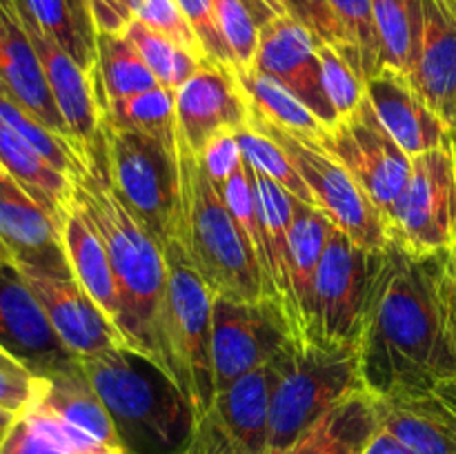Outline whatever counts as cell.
<instances>
[{"mask_svg": "<svg viewBox=\"0 0 456 454\" xmlns=\"http://www.w3.org/2000/svg\"><path fill=\"white\" fill-rule=\"evenodd\" d=\"M176 454H196V452H191V450L190 448H185V445H183V448L181 450H178V452Z\"/></svg>", "mask_w": 456, "mask_h": 454, "instance_id": "obj_53", "label": "cell"}, {"mask_svg": "<svg viewBox=\"0 0 456 454\" xmlns=\"http://www.w3.org/2000/svg\"><path fill=\"white\" fill-rule=\"evenodd\" d=\"M0 123L12 129L13 134H18L25 142H29L49 163L56 165L62 174H67L74 181L87 174L89 156L76 142L67 141L65 136L45 127L34 114L18 105L3 89H0Z\"/></svg>", "mask_w": 456, "mask_h": 454, "instance_id": "obj_34", "label": "cell"}, {"mask_svg": "<svg viewBox=\"0 0 456 454\" xmlns=\"http://www.w3.org/2000/svg\"><path fill=\"white\" fill-rule=\"evenodd\" d=\"M267 454H283L338 401L361 390V347L292 341L279 356Z\"/></svg>", "mask_w": 456, "mask_h": 454, "instance_id": "obj_6", "label": "cell"}, {"mask_svg": "<svg viewBox=\"0 0 456 454\" xmlns=\"http://www.w3.org/2000/svg\"><path fill=\"white\" fill-rule=\"evenodd\" d=\"M312 141L354 176L387 223L412 174V156L405 154L383 127L368 96L354 111L338 116Z\"/></svg>", "mask_w": 456, "mask_h": 454, "instance_id": "obj_11", "label": "cell"}, {"mask_svg": "<svg viewBox=\"0 0 456 454\" xmlns=\"http://www.w3.org/2000/svg\"><path fill=\"white\" fill-rule=\"evenodd\" d=\"M129 454H169L187 441L191 409L167 374L129 347L78 359Z\"/></svg>", "mask_w": 456, "mask_h": 454, "instance_id": "obj_3", "label": "cell"}, {"mask_svg": "<svg viewBox=\"0 0 456 454\" xmlns=\"http://www.w3.org/2000/svg\"><path fill=\"white\" fill-rule=\"evenodd\" d=\"M365 454H412V452H410L405 445H401L399 441L390 434V432H386L381 427V430L374 434V439L370 441Z\"/></svg>", "mask_w": 456, "mask_h": 454, "instance_id": "obj_48", "label": "cell"}, {"mask_svg": "<svg viewBox=\"0 0 456 454\" xmlns=\"http://www.w3.org/2000/svg\"><path fill=\"white\" fill-rule=\"evenodd\" d=\"M387 243L426 258L456 245V160L452 142L412 156V174L386 223Z\"/></svg>", "mask_w": 456, "mask_h": 454, "instance_id": "obj_9", "label": "cell"}, {"mask_svg": "<svg viewBox=\"0 0 456 454\" xmlns=\"http://www.w3.org/2000/svg\"><path fill=\"white\" fill-rule=\"evenodd\" d=\"M283 4L289 16L297 18L301 25H305L312 31L316 43L332 45L347 61L350 45H347L346 34H343L337 16H334L325 0H283Z\"/></svg>", "mask_w": 456, "mask_h": 454, "instance_id": "obj_42", "label": "cell"}, {"mask_svg": "<svg viewBox=\"0 0 456 454\" xmlns=\"http://www.w3.org/2000/svg\"><path fill=\"white\" fill-rule=\"evenodd\" d=\"M181 207L174 234L181 239L214 296L230 301H263V279L256 256L240 234L223 191L205 172L200 156L178 142Z\"/></svg>", "mask_w": 456, "mask_h": 454, "instance_id": "obj_4", "label": "cell"}, {"mask_svg": "<svg viewBox=\"0 0 456 454\" xmlns=\"http://www.w3.org/2000/svg\"><path fill=\"white\" fill-rule=\"evenodd\" d=\"M89 163L101 167L134 216L165 243L181 207L178 154L145 134L101 123V145Z\"/></svg>", "mask_w": 456, "mask_h": 454, "instance_id": "obj_7", "label": "cell"}, {"mask_svg": "<svg viewBox=\"0 0 456 454\" xmlns=\"http://www.w3.org/2000/svg\"><path fill=\"white\" fill-rule=\"evenodd\" d=\"M379 417L412 454H456V412L436 392L379 399Z\"/></svg>", "mask_w": 456, "mask_h": 454, "instance_id": "obj_23", "label": "cell"}, {"mask_svg": "<svg viewBox=\"0 0 456 454\" xmlns=\"http://www.w3.org/2000/svg\"><path fill=\"white\" fill-rule=\"evenodd\" d=\"M240 160H243V154H240L239 141H236V129H221L200 151V163H203L205 172L221 191L232 174L236 172Z\"/></svg>", "mask_w": 456, "mask_h": 454, "instance_id": "obj_43", "label": "cell"}, {"mask_svg": "<svg viewBox=\"0 0 456 454\" xmlns=\"http://www.w3.org/2000/svg\"><path fill=\"white\" fill-rule=\"evenodd\" d=\"M0 243L18 270L74 279L62 240V223L7 172L0 174Z\"/></svg>", "mask_w": 456, "mask_h": 454, "instance_id": "obj_16", "label": "cell"}, {"mask_svg": "<svg viewBox=\"0 0 456 454\" xmlns=\"http://www.w3.org/2000/svg\"><path fill=\"white\" fill-rule=\"evenodd\" d=\"M18 417H20V414L7 412V409H0V448H3L4 439H7L9 430H12L13 423H16Z\"/></svg>", "mask_w": 456, "mask_h": 454, "instance_id": "obj_50", "label": "cell"}, {"mask_svg": "<svg viewBox=\"0 0 456 454\" xmlns=\"http://www.w3.org/2000/svg\"><path fill=\"white\" fill-rule=\"evenodd\" d=\"M294 341L288 320L272 301H230L214 296V394L252 369L272 363Z\"/></svg>", "mask_w": 456, "mask_h": 454, "instance_id": "obj_13", "label": "cell"}, {"mask_svg": "<svg viewBox=\"0 0 456 454\" xmlns=\"http://www.w3.org/2000/svg\"><path fill=\"white\" fill-rule=\"evenodd\" d=\"M450 142H452V151H454V160H456V127H452V134H450Z\"/></svg>", "mask_w": 456, "mask_h": 454, "instance_id": "obj_52", "label": "cell"}, {"mask_svg": "<svg viewBox=\"0 0 456 454\" xmlns=\"http://www.w3.org/2000/svg\"><path fill=\"white\" fill-rule=\"evenodd\" d=\"M31 405H38V408L56 414L62 421L71 423L78 430L87 432L89 436L105 443L107 448L120 454H129L105 403L96 394L89 378L85 377L80 363L67 372L53 374V377H38V390H36Z\"/></svg>", "mask_w": 456, "mask_h": 454, "instance_id": "obj_26", "label": "cell"}, {"mask_svg": "<svg viewBox=\"0 0 456 454\" xmlns=\"http://www.w3.org/2000/svg\"><path fill=\"white\" fill-rule=\"evenodd\" d=\"M62 240H65L67 261H69L76 283L120 329L123 305H120V294L110 252H107V245L98 231L96 223L92 221V216L85 212L78 200L62 223Z\"/></svg>", "mask_w": 456, "mask_h": 454, "instance_id": "obj_24", "label": "cell"}, {"mask_svg": "<svg viewBox=\"0 0 456 454\" xmlns=\"http://www.w3.org/2000/svg\"><path fill=\"white\" fill-rule=\"evenodd\" d=\"M134 18L141 20L145 27H150L151 31L163 36V38H167L169 43L190 52L199 61H205L203 47H200L190 20L185 18L176 0H136Z\"/></svg>", "mask_w": 456, "mask_h": 454, "instance_id": "obj_39", "label": "cell"}, {"mask_svg": "<svg viewBox=\"0 0 456 454\" xmlns=\"http://www.w3.org/2000/svg\"><path fill=\"white\" fill-rule=\"evenodd\" d=\"M346 34L350 53L347 62L363 78H372L383 67L381 38L374 20L372 0H325Z\"/></svg>", "mask_w": 456, "mask_h": 454, "instance_id": "obj_35", "label": "cell"}, {"mask_svg": "<svg viewBox=\"0 0 456 454\" xmlns=\"http://www.w3.org/2000/svg\"><path fill=\"white\" fill-rule=\"evenodd\" d=\"M16 9L85 71L98 61V27L89 0H13Z\"/></svg>", "mask_w": 456, "mask_h": 454, "instance_id": "obj_29", "label": "cell"}, {"mask_svg": "<svg viewBox=\"0 0 456 454\" xmlns=\"http://www.w3.org/2000/svg\"><path fill=\"white\" fill-rule=\"evenodd\" d=\"M89 74L96 93L107 98L134 96L160 87L156 76L125 34H98V61Z\"/></svg>", "mask_w": 456, "mask_h": 454, "instance_id": "obj_32", "label": "cell"}, {"mask_svg": "<svg viewBox=\"0 0 456 454\" xmlns=\"http://www.w3.org/2000/svg\"><path fill=\"white\" fill-rule=\"evenodd\" d=\"M432 392H436V394H439L441 399H444L445 403H448L450 408H452L456 412V378H452V381L441 383V385H436Z\"/></svg>", "mask_w": 456, "mask_h": 454, "instance_id": "obj_49", "label": "cell"}, {"mask_svg": "<svg viewBox=\"0 0 456 454\" xmlns=\"http://www.w3.org/2000/svg\"><path fill=\"white\" fill-rule=\"evenodd\" d=\"M379 430V399L361 387L328 409L283 454H365Z\"/></svg>", "mask_w": 456, "mask_h": 454, "instance_id": "obj_25", "label": "cell"}, {"mask_svg": "<svg viewBox=\"0 0 456 454\" xmlns=\"http://www.w3.org/2000/svg\"><path fill=\"white\" fill-rule=\"evenodd\" d=\"M316 47L319 43L312 31L289 13H283L258 29V49L252 69L279 80L319 116L325 127H330L338 116L325 93Z\"/></svg>", "mask_w": 456, "mask_h": 454, "instance_id": "obj_15", "label": "cell"}, {"mask_svg": "<svg viewBox=\"0 0 456 454\" xmlns=\"http://www.w3.org/2000/svg\"><path fill=\"white\" fill-rule=\"evenodd\" d=\"M436 256L381 249L361 334V378L379 399L432 392L456 378V354L436 289Z\"/></svg>", "mask_w": 456, "mask_h": 454, "instance_id": "obj_1", "label": "cell"}, {"mask_svg": "<svg viewBox=\"0 0 456 454\" xmlns=\"http://www.w3.org/2000/svg\"><path fill=\"white\" fill-rule=\"evenodd\" d=\"M279 377L276 359L216 392L208 412L191 423L183 445L196 454H267L272 399Z\"/></svg>", "mask_w": 456, "mask_h": 454, "instance_id": "obj_12", "label": "cell"}, {"mask_svg": "<svg viewBox=\"0 0 456 454\" xmlns=\"http://www.w3.org/2000/svg\"><path fill=\"white\" fill-rule=\"evenodd\" d=\"M4 172V169H3V165H0V174H3Z\"/></svg>", "mask_w": 456, "mask_h": 454, "instance_id": "obj_55", "label": "cell"}, {"mask_svg": "<svg viewBox=\"0 0 456 454\" xmlns=\"http://www.w3.org/2000/svg\"><path fill=\"white\" fill-rule=\"evenodd\" d=\"M0 454H69L29 414L22 412L4 439Z\"/></svg>", "mask_w": 456, "mask_h": 454, "instance_id": "obj_45", "label": "cell"}, {"mask_svg": "<svg viewBox=\"0 0 456 454\" xmlns=\"http://www.w3.org/2000/svg\"><path fill=\"white\" fill-rule=\"evenodd\" d=\"M240 3L248 7V12L252 13V18L256 20L258 27H263L265 22H270L272 18L288 13L283 0H240Z\"/></svg>", "mask_w": 456, "mask_h": 454, "instance_id": "obj_47", "label": "cell"}, {"mask_svg": "<svg viewBox=\"0 0 456 454\" xmlns=\"http://www.w3.org/2000/svg\"><path fill=\"white\" fill-rule=\"evenodd\" d=\"M332 227V221L323 212L294 196V212L289 223V276H292V292L305 343H310L312 332L316 274Z\"/></svg>", "mask_w": 456, "mask_h": 454, "instance_id": "obj_27", "label": "cell"}, {"mask_svg": "<svg viewBox=\"0 0 456 454\" xmlns=\"http://www.w3.org/2000/svg\"><path fill=\"white\" fill-rule=\"evenodd\" d=\"M20 18L40 58L45 80H47L53 102H56L65 125L69 127L74 141L83 147L85 154L92 160L94 151L101 145V109H98L92 74L85 71L74 58L67 56L52 38H47L22 13Z\"/></svg>", "mask_w": 456, "mask_h": 454, "instance_id": "obj_22", "label": "cell"}, {"mask_svg": "<svg viewBox=\"0 0 456 454\" xmlns=\"http://www.w3.org/2000/svg\"><path fill=\"white\" fill-rule=\"evenodd\" d=\"M4 359H9V356L4 354V352H0V361H4ZM12 361H13V359H12Z\"/></svg>", "mask_w": 456, "mask_h": 454, "instance_id": "obj_54", "label": "cell"}, {"mask_svg": "<svg viewBox=\"0 0 456 454\" xmlns=\"http://www.w3.org/2000/svg\"><path fill=\"white\" fill-rule=\"evenodd\" d=\"M96 20L98 34H123L125 27L134 20L136 0H89Z\"/></svg>", "mask_w": 456, "mask_h": 454, "instance_id": "obj_46", "label": "cell"}, {"mask_svg": "<svg viewBox=\"0 0 456 454\" xmlns=\"http://www.w3.org/2000/svg\"><path fill=\"white\" fill-rule=\"evenodd\" d=\"M248 125L249 102L234 69L205 61L176 92L178 142L194 154L200 156L221 129L239 132Z\"/></svg>", "mask_w": 456, "mask_h": 454, "instance_id": "obj_17", "label": "cell"}, {"mask_svg": "<svg viewBox=\"0 0 456 454\" xmlns=\"http://www.w3.org/2000/svg\"><path fill=\"white\" fill-rule=\"evenodd\" d=\"M249 127L270 136L285 151L289 163L294 165L298 176L310 190L314 207L323 212L334 227L346 231L361 247H386V221L377 205L354 181V176L337 158H332L319 142L301 136V134L276 127L252 111H249Z\"/></svg>", "mask_w": 456, "mask_h": 454, "instance_id": "obj_8", "label": "cell"}, {"mask_svg": "<svg viewBox=\"0 0 456 454\" xmlns=\"http://www.w3.org/2000/svg\"><path fill=\"white\" fill-rule=\"evenodd\" d=\"M0 89L34 114L45 127L76 142L53 102L40 58L13 0H0Z\"/></svg>", "mask_w": 456, "mask_h": 454, "instance_id": "obj_19", "label": "cell"}, {"mask_svg": "<svg viewBox=\"0 0 456 454\" xmlns=\"http://www.w3.org/2000/svg\"><path fill=\"white\" fill-rule=\"evenodd\" d=\"M383 67L412 76L421 36V0H372Z\"/></svg>", "mask_w": 456, "mask_h": 454, "instance_id": "obj_33", "label": "cell"}, {"mask_svg": "<svg viewBox=\"0 0 456 454\" xmlns=\"http://www.w3.org/2000/svg\"><path fill=\"white\" fill-rule=\"evenodd\" d=\"M410 83L456 127V0H421V36Z\"/></svg>", "mask_w": 456, "mask_h": 454, "instance_id": "obj_20", "label": "cell"}, {"mask_svg": "<svg viewBox=\"0 0 456 454\" xmlns=\"http://www.w3.org/2000/svg\"><path fill=\"white\" fill-rule=\"evenodd\" d=\"M167 292L163 316V372L176 385L199 421L214 399L212 305L214 294L191 265L181 239L169 234L163 243Z\"/></svg>", "mask_w": 456, "mask_h": 454, "instance_id": "obj_5", "label": "cell"}, {"mask_svg": "<svg viewBox=\"0 0 456 454\" xmlns=\"http://www.w3.org/2000/svg\"><path fill=\"white\" fill-rule=\"evenodd\" d=\"M454 249H456V245H454Z\"/></svg>", "mask_w": 456, "mask_h": 454, "instance_id": "obj_56", "label": "cell"}, {"mask_svg": "<svg viewBox=\"0 0 456 454\" xmlns=\"http://www.w3.org/2000/svg\"><path fill=\"white\" fill-rule=\"evenodd\" d=\"M0 165L4 172L38 200L52 216L65 223L67 214L76 203V181L49 163L40 151L18 134L0 123Z\"/></svg>", "mask_w": 456, "mask_h": 454, "instance_id": "obj_28", "label": "cell"}, {"mask_svg": "<svg viewBox=\"0 0 456 454\" xmlns=\"http://www.w3.org/2000/svg\"><path fill=\"white\" fill-rule=\"evenodd\" d=\"M236 141H239L240 154L243 158L256 169L258 174L267 176L270 181H274L276 185H281L283 190H288L289 194L301 199L303 203L314 205L312 200L310 190L305 187L303 178L298 176V172L294 169V165L289 163V158L285 156V151L272 141L265 134L256 132L254 127H243L236 132Z\"/></svg>", "mask_w": 456, "mask_h": 454, "instance_id": "obj_37", "label": "cell"}, {"mask_svg": "<svg viewBox=\"0 0 456 454\" xmlns=\"http://www.w3.org/2000/svg\"><path fill=\"white\" fill-rule=\"evenodd\" d=\"M20 272L43 305L49 323L76 359L94 356L111 347H129L120 329L76 283V279H56L29 270Z\"/></svg>", "mask_w": 456, "mask_h": 454, "instance_id": "obj_18", "label": "cell"}, {"mask_svg": "<svg viewBox=\"0 0 456 454\" xmlns=\"http://www.w3.org/2000/svg\"><path fill=\"white\" fill-rule=\"evenodd\" d=\"M76 200L92 216L110 252L118 285L120 332L129 350L163 369V316L167 292L165 247L111 190L96 163L76 181Z\"/></svg>", "mask_w": 456, "mask_h": 454, "instance_id": "obj_2", "label": "cell"}, {"mask_svg": "<svg viewBox=\"0 0 456 454\" xmlns=\"http://www.w3.org/2000/svg\"><path fill=\"white\" fill-rule=\"evenodd\" d=\"M0 352L43 378L78 365L16 265L0 267Z\"/></svg>", "mask_w": 456, "mask_h": 454, "instance_id": "obj_14", "label": "cell"}, {"mask_svg": "<svg viewBox=\"0 0 456 454\" xmlns=\"http://www.w3.org/2000/svg\"><path fill=\"white\" fill-rule=\"evenodd\" d=\"M38 377L12 359L0 361V409L22 414L34 401Z\"/></svg>", "mask_w": 456, "mask_h": 454, "instance_id": "obj_44", "label": "cell"}, {"mask_svg": "<svg viewBox=\"0 0 456 454\" xmlns=\"http://www.w3.org/2000/svg\"><path fill=\"white\" fill-rule=\"evenodd\" d=\"M4 265H13V261H12V256H9L7 249H4V245L0 243V267H4Z\"/></svg>", "mask_w": 456, "mask_h": 454, "instance_id": "obj_51", "label": "cell"}, {"mask_svg": "<svg viewBox=\"0 0 456 454\" xmlns=\"http://www.w3.org/2000/svg\"><path fill=\"white\" fill-rule=\"evenodd\" d=\"M101 123L116 129L145 134L172 154H178L176 93L165 87L147 89L123 98H107L96 93Z\"/></svg>", "mask_w": 456, "mask_h": 454, "instance_id": "obj_30", "label": "cell"}, {"mask_svg": "<svg viewBox=\"0 0 456 454\" xmlns=\"http://www.w3.org/2000/svg\"><path fill=\"white\" fill-rule=\"evenodd\" d=\"M381 249L361 247L332 227L314 288L310 341L323 345H361L370 294Z\"/></svg>", "mask_w": 456, "mask_h": 454, "instance_id": "obj_10", "label": "cell"}, {"mask_svg": "<svg viewBox=\"0 0 456 454\" xmlns=\"http://www.w3.org/2000/svg\"><path fill=\"white\" fill-rule=\"evenodd\" d=\"M365 96L379 120L408 156L423 154L450 142V125L419 96L408 76L381 67L365 80Z\"/></svg>", "mask_w": 456, "mask_h": 454, "instance_id": "obj_21", "label": "cell"}, {"mask_svg": "<svg viewBox=\"0 0 456 454\" xmlns=\"http://www.w3.org/2000/svg\"><path fill=\"white\" fill-rule=\"evenodd\" d=\"M321 61V74H323V87L328 101L337 116H346L354 111L365 98V83L350 62L332 47V45L319 43L316 47Z\"/></svg>", "mask_w": 456, "mask_h": 454, "instance_id": "obj_38", "label": "cell"}, {"mask_svg": "<svg viewBox=\"0 0 456 454\" xmlns=\"http://www.w3.org/2000/svg\"><path fill=\"white\" fill-rule=\"evenodd\" d=\"M129 38V43L136 47V52L141 53V58L145 61V65L150 67L151 74L156 76V80L160 83V87L169 89V92L176 93L191 76L196 74V69L200 67V62L196 56H191L190 52L181 49L178 45L169 43L167 38H163L160 34L151 31L150 27L142 25L141 20L134 18L123 31Z\"/></svg>", "mask_w": 456, "mask_h": 454, "instance_id": "obj_36", "label": "cell"}, {"mask_svg": "<svg viewBox=\"0 0 456 454\" xmlns=\"http://www.w3.org/2000/svg\"><path fill=\"white\" fill-rule=\"evenodd\" d=\"M234 74L245 98H248L252 114L261 116V118L276 125V127L301 134V136L307 138H316L321 129L325 127L319 116L305 102L298 101L288 87H283L272 76L261 74L252 67L249 69H236Z\"/></svg>", "mask_w": 456, "mask_h": 454, "instance_id": "obj_31", "label": "cell"}, {"mask_svg": "<svg viewBox=\"0 0 456 454\" xmlns=\"http://www.w3.org/2000/svg\"><path fill=\"white\" fill-rule=\"evenodd\" d=\"M176 3L181 4L183 13L190 20L196 38L203 47L205 61L216 62V65L227 67V69H236L232 49L227 45L225 36H223L221 25H218L214 0H176Z\"/></svg>", "mask_w": 456, "mask_h": 454, "instance_id": "obj_41", "label": "cell"}, {"mask_svg": "<svg viewBox=\"0 0 456 454\" xmlns=\"http://www.w3.org/2000/svg\"><path fill=\"white\" fill-rule=\"evenodd\" d=\"M218 25L234 56L236 69H249L258 49L256 20L240 0H214ZM234 69V71H236Z\"/></svg>", "mask_w": 456, "mask_h": 454, "instance_id": "obj_40", "label": "cell"}]
</instances>
